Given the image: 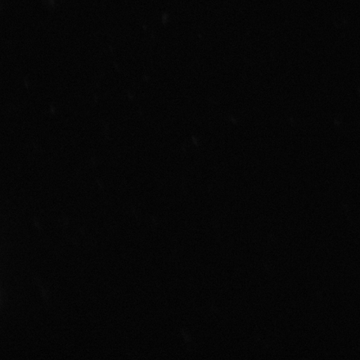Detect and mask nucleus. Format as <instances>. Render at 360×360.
<instances>
[]
</instances>
